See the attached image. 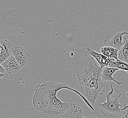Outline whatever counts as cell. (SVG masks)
<instances>
[{"mask_svg": "<svg viewBox=\"0 0 128 118\" xmlns=\"http://www.w3.org/2000/svg\"><path fill=\"white\" fill-rule=\"evenodd\" d=\"M63 89L70 90L77 94L92 110L95 111L86 97L79 91L66 84L59 83L54 81L45 82L36 86L32 100L33 106L38 110L50 116L60 115L70 105L69 102H62L57 97V92Z\"/></svg>", "mask_w": 128, "mask_h": 118, "instance_id": "cell-1", "label": "cell"}, {"mask_svg": "<svg viewBox=\"0 0 128 118\" xmlns=\"http://www.w3.org/2000/svg\"><path fill=\"white\" fill-rule=\"evenodd\" d=\"M102 69L94 57L89 58L82 72L77 74L79 83L85 90L87 99L94 104L100 92L106 86V82L102 79Z\"/></svg>", "mask_w": 128, "mask_h": 118, "instance_id": "cell-2", "label": "cell"}, {"mask_svg": "<svg viewBox=\"0 0 128 118\" xmlns=\"http://www.w3.org/2000/svg\"><path fill=\"white\" fill-rule=\"evenodd\" d=\"M111 90L106 94V101L102 100H99L103 102V104L98 103L100 110L105 117H111L113 116L120 114L123 112L120 106H124L120 103L119 99L120 98L122 93L120 91L115 88L111 84Z\"/></svg>", "mask_w": 128, "mask_h": 118, "instance_id": "cell-3", "label": "cell"}, {"mask_svg": "<svg viewBox=\"0 0 128 118\" xmlns=\"http://www.w3.org/2000/svg\"><path fill=\"white\" fill-rule=\"evenodd\" d=\"M127 34L126 32H116L112 34L106 35L104 41L105 46L114 47L120 50L126 43V38L124 37V35Z\"/></svg>", "mask_w": 128, "mask_h": 118, "instance_id": "cell-4", "label": "cell"}, {"mask_svg": "<svg viewBox=\"0 0 128 118\" xmlns=\"http://www.w3.org/2000/svg\"><path fill=\"white\" fill-rule=\"evenodd\" d=\"M12 55L22 68L25 66L29 60V52L24 47L16 45L13 47Z\"/></svg>", "mask_w": 128, "mask_h": 118, "instance_id": "cell-5", "label": "cell"}, {"mask_svg": "<svg viewBox=\"0 0 128 118\" xmlns=\"http://www.w3.org/2000/svg\"><path fill=\"white\" fill-rule=\"evenodd\" d=\"M0 46V63L2 64L12 55V43L7 40H1Z\"/></svg>", "mask_w": 128, "mask_h": 118, "instance_id": "cell-6", "label": "cell"}, {"mask_svg": "<svg viewBox=\"0 0 128 118\" xmlns=\"http://www.w3.org/2000/svg\"><path fill=\"white\" fill-rule=\"evenodd\" d=\"M60 118H84V112L78 104L70 103L68 108L60 115Z\"/></svg>", "mask_w": 128, "mask_h": 118, "instance_id": "cell-7", "label": "cell"}, {"mask_svg": "<svg viewBox=\"0 0 128 118\" xmlns=\"http://www.w3.org/2000/svg\"><path fill=\"white\" fill-rule=\"evenodd\" d=\"M1 64L9 74H16L22 68L13 55Z\"/></svg>", "mask_w": 128, "mask_h": 118, "instance_id": "cell-8", "label": "cell"}, {"mask_svg": "<svg viewBox=\"0 0 128 118\" xmlns=\"http://www.w3.org/2000/svg\"><path fill=\"white\" fill-rule=\"evenodd\" d=\"M120 69L110 67L109 66H106L104 67L102 69V79L104 81H107L108 82H110L111 81H114L116 82L117 84L118 87L120 86L122 84H123L122 82L117 81L114 77H113V74L115 73V72L118 70H119Z\"/></svg>", "mask_w": 128, "mask_h": 118, "instance_id": "cell-9", "label": "cell"}, {"mask_svg": "<svg viewBox=\"0 0 128 118\" xmlns=\"http://www.w3.org/2000/svg\"><path fill=\"white\" fill-rule=\"evenodd\" d=\"M86 51L88 54L94 57L102 69L105 67L108 66L110 62V58L101 53H99L89 48H86Z\"/></svg>", "mask_w": 128, "mask_h": 118, "instance_id": "cell-10", "label": "cell"}, {"mask_svg": "<svg viewBox=\"0 0 128 118\" xmlns=\"http://www.w3.org/2000/svg\"><path fill=\"white\" fill-rule=\"evenodd\" d=\"M118 50L112 47L104 46L102 47L100 53L110 59H118Z\"/></svg>", "mask_w": 128, "mask_h": 118, "instance_id": "cell-11", "label": "cell"}, {"mask_svg": "<svg viewBox=\"0 0 128 118\" xmlns=\"http://www.w3.org/2000/svg\"><path fill=\"white\" fill-rule=\"evenodd\" d=\"M110 62L108 66L120 69V70H123L126 72H128V64L122 62L118 59L111 58Z\"/></svg>", "mask_w": 128, "mask_h": 118, "instance_id": "cell-12", "label": "cell"}, {"mask_svg": "<svg viewBox=\"0 0 128 118\" xmlns=\"http://www.w3.org/2000/svg\"><path fill=\"white\" fill-rule=\"evenodd\" d=\"M118 59L128 64V40L125 44L120 50H118Z\"/></svg>", "mask_w": 128, "mask_h": 118, "instance_id": "cell-13", "label": "cell"}, {"mask_svg": "<svg viewBox=\"0 0 128 118\" xmlns=\"http://www.w3.org/2000/svg\"><path fill=\"white\" fill-rule=\"evenodd\" d=\"M6 72V70L4 68V67L2 65V64H0V73L5 74Z\"/></svg>", "mask_w": 128, "mask_h": 118, "instance_id": "cell-14", "label": "cell"}, {"mask_svg": "<svg viewBox=\"0 0 128 118\" xmlns=\"http://www.w3.org/2000/svg\"><path fill=\"white\" fill-rule=\"evenodd\" d=\"M128 73V72H127ZM126 95L127 96H128V92L126 94ZM128 108V104L127 105L126 104H124V108H122V111H123L126 110L127 108Z\"/></svg>", "mask_w": 128, "mask_h": 118, "instance_id": "cell-15", "label": "cell"}, {"mask_svg": "<svg viewBox=\"0 0 128 118\" xmlns=\"http://www.w3.org/2000/svg\"><path fill=\"white\" fill-rule=\"evenodd\" d=\"M5 76H6L5 74L0 73V78H2V77H4Z\"/></svg>", "mask_w": 128, "mask_h": 118, "instance_id": "cell-16", "label": "cell"}, {"mask_svg": "<svg viewBox=\"0 0 128 118\" xmlns=\"http://www.w3.org/2000/svg\"><path fill=\"white\" fill-rule=\"evenodd\" d=\"M120 118H128V112L126 114L125 116H122V117H121Z\"/></svg>", "mask_w": 128, "mask_h": 118, "instance_id": "cell-17", "label": "cell"}, {"mask_svg": "<svg viewBox=\"0 0 128 118\" xmlns=\"http://www.w3.org/2000/svg\"><path fill=\"white\" fill-rule=\"evenodd\" d=\"M84 118H96V117H93V116H86V117H84Z\"/></svg>", "mask_w": 128, "mask_h": 118, "instance_id": "cell-18", "label": "cell"}]
</instances>
